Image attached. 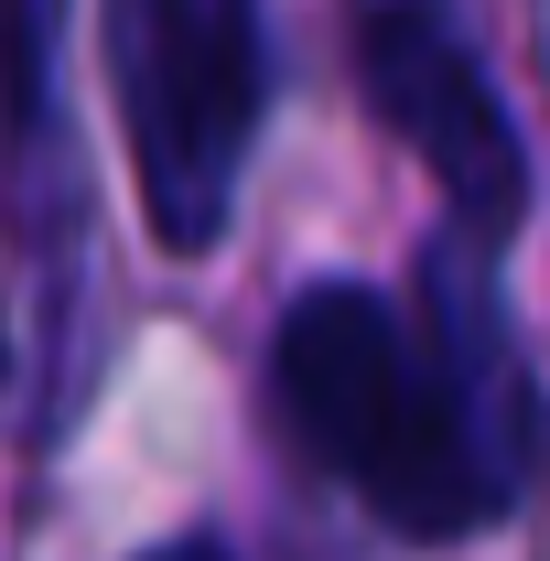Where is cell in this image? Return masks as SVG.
<instances>
[{
    "label": "cell",
    "instance_id": "3957f363",
    "mask_svg": "<svg viewBox=\"0 0 550 561\" xmlns=\"http://www.w3.org/2000/svg\"><path fill=\"white\" fill-rule=\"evenodd\" d=\"M356 87L389 119L400 151H421V173L454 195V238L496 249L529 216V151L518 119L496 98V76L475 66V44L454 33L443 0H367L356 11Z\"/></svg>",
    "mask_w": 550,
    "mask_h": 561
},
{
    "label": "cell",
    "instance_id": "5b68a950",
    "mask_svg": "<svg viewBox=\"0 0 550 561\" xmlns=\"http://www.w3.org/2000/svg\"><path fill=\"white\" fill-rule=\"evenodd\" d=\"M140 561H238V551H227V540H206V529H195V540H162V551H140Z\"/></svg>",
    "mask_w": 550,
    "mask_h": 561
},
{
    "label": "cell",
    "instance_id": "277c9868",
    "mask_svg": "<svg viewBox=\"0 0 550 561\" xmlns=\"http://www.w3.org/2000/svg\"><path fill=\"white\" fill-rule=\"evenodd\" d=\"M44 76H55V0H0V98L11 130H44Z\"/></svg>",
    "mask_w": 550,
    "mask_h": 561
},
{
    "label": "cell",
    "instance_id": "6da1fadb",
    "mask_svg": "<svg viewBox=\"0 0 550 561\" xmlns=\"http://www.w3.org/2000/svg\"><path fill=\"white\" fill-rule=\"evenodd\" d=\"M271 400L291 443L345 476L400 540H465L529 486V367L485 249L465 238L421 260V324L367 280L291 291L271 335Z\"/></svg>",
    "mask_w": 550,
    "mask_h": 561
},
{
    "label": "cell",
    "instance_id": "7a4b0ae2",
    "mask_svg": "<svg viewBox=\"0 0 550 561\" xmlns=\"http://www.w3.org/2000/svg\"><path fill=\"white\" fill-rule=\"evenodd\" d=\"M98 55H108L151 238L184 260L216 249L271 98L260 0H98Z\"/></svg>",
    "mask_w": 550,
    "mask_h": 561
}]
</instances>
